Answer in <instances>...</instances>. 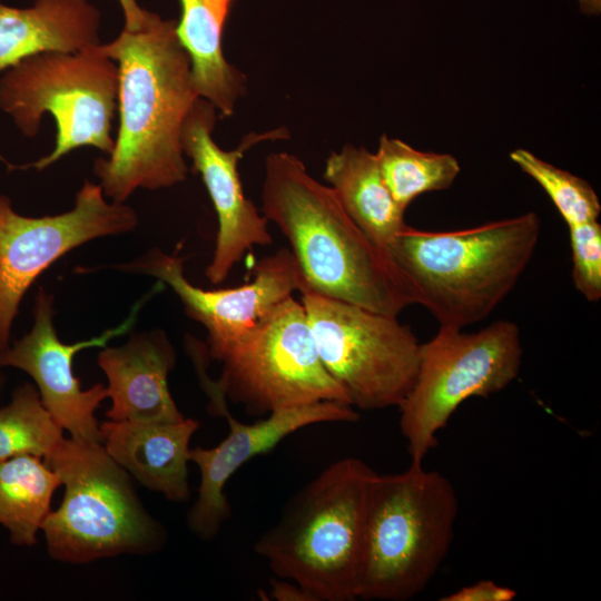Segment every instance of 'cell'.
I'll return each instance as SVG.
<instances>
[{
    "label": "cell",
    "instance_id": "1",
    "mask_svg": "<svg viewBox=\"0 0 601 601\" xmlns=\"http://www.w3.org/2000/svg\"><path fill=\"white\" fill-rule=\"evenodd\" d=\"M99 49L118 66V132L109 158L93 164L104 195L124 203L137 188L184 181L181 129L199 95L177 23L152 12L140 30L124 29Z\"/></svg>",
    "mask_w": 601,
    "mask_h": 601
},
{
    "label": "cell",
    "instance_id": "2",
    "mask_svg": "<svg viewBox=\"0 0 601 601\" xmlns=\"http://www.w3.org/2000/svg\"><path fill=\"white\" fill-rule=\"evenodd\" d=\"M262 214L290 245L306 289L398 316L421 295L387 252L347 215L334 190L286 151L265 159Z\"/></svg>",
    "mask_w": 601,
    "mask_h": 601
},
{
    "label": "cell",
    "instance_id": "3",
    "mask_svg": "<svg viewBox=\"0 0 601 601\" xmlns=\"http://www.w3.org/2000/svg\"><path fill=\"white\" fill-rule=\"evenodd\" d=\"M376 472L356 457L333 462L298 491L254 544L277 578L315 601L358 599L367 510Z\"/></svg>",
    "mask_w": 601,
    "mask_h": 601
},
{
    "label": "cell",
    "instance_id": "4",
    "mask_svg": "<svg viewBox=\"0 0 601 601\" xmlns=\"http://www.w3.org/2000/svg\"><path fill=\"white\" fill-rule=\"evenodd\" d=\"M540 236L534 211L477 227L426 231L406 226L387 252L440 326L486 318L514 288Z\"/></svg>",
    "mask_w": 601,
    "mask_h": 601
},
{
    "label": "cell",
    "instance_id": "5",
    "mask_svg": "<svg viewBox=\"0 0 601 601\" xmlns=\"http://www.w3.org/2000/svg\"><path fill=\"white\" fill-rule=\"evenodd\" d=\"M459 512L456 491L422 463L376 474L365 529L358 599L405 601L421 593L445 560Z\"/></svg>",
    "mask_w": 601,
    "mask_h": 601
},
{
    "label": "cell",
    "instance_id": "6",
    "mask_svg": "<svg viewBox=\"0 0 601 601\" xmlns=\"http://www.w3.org/2000/svg\"><path fill=\"white\" fill-rule=\"evenodd\" d=\"M43 460L65 486L60 506L41 525L50 558L85 564L165 546V526L146 510L131 475L102 443L63 437Z\"/></svg>",
    "mask_w": 601,
    "mask_h": 601
},
{
    "label": "cell",
    "instance_id": "7",
    "mask_svg": "<svg viewBox=\"0 0 601 601\" xmlns=\"http://www.w3.org/2000/svg\"><path fill=\"white\" fill-rule=\"evenodd\" d=\"M99 45L76 52L37 53L3 71L0 109L11 117L19 131L33 138L45 114L52 116L57 127L50 154L14 168L42 170L85 146L107 155L112 151L118 66L101 52Z\"/></svg>",
    "mask_w": 601,
    "mask_h": 601
},
{
    "label": "cell",
    "instance_id": "8",
    "mask_svg": "<svg viewBox=\"0 0 601 601\" xmlns=\"http://www.w3.org/2000/svg\"><path fill=\"white\" fill-rule=\"evenodd\" d=\"M520 329L511 321L475 333L440 326L421 344L415 381L397 406L411 463H422L437 433L467 398L486 397L510 385L522 363Z\"/></svg>",
    "mask_w": 601,
    "mask_h": 601
},
{
    "label": "cell",
    "instance_id": "9",
    "mask_svg": "<svg viewBox=\"0 0 601 601\" xmlns=\"http://www.w3.org/2000/svg\"><path fill=\"white\" fill-rule=\"evenodd\" d=\"M210 357L221 363L213 385L252 416L323 401L351 405L324 367L305 308L293 295Z\"/></svg>",
    "mask_w": 601,
    "mask_h": 601
},
{
    "label": "cell",
    "instance_id": "10",
    "mask_svg": "<svg viewBox=\"0 0 601 601\" xmlns=\"http://www.w3.org/2000/svg\"><path fill=\"white\" fill-rule=\"evenodd\" d=\"M318 356L353 407H397L417 373L421 343L397 316L300 293Z\"/></svg>",
    "mask_w": 601,
    "mask_h": 601
},
{
    "label": "cell",
    "instance_id": "11",
    "mask_svg": "<svg viewBox=\"0 0 601 601\" xmlns=\"http://www.w3.org/2000/svg\"><path fill=\"white\" fill-rule=\"evenodd\" d=\"M135 210L108 203L100 185L86 180L71 210L43 217L18 214L0 195V351L10 345L19 305L28 288L50 265L80 245L134 230Z\"/></svg>",
    "mask_w": 601,
    "mask_h": 601
},
{
    "label": "cell",
    "instance_id": "12",
    "mask_svg": "<svg viewBox=\"0 0 601 601\" xmlns=\"http://www.w3.org/2000/svg\"><path fill=\"white\" fill-rule=\"evenodd\" d=\"M184 260L178 252L166 254L152 248L128 264L112 267L149 275L169 286L185 313L206 328L209 356L253 328L295 290L306 289L296 258L288 248L260 258L254 267L253 280L233 288L195 286L184 274Z\"/></svg>",
    "mask_w": 601,
    "mask_h": 601
},
{
    "label": "cell",
    "instance_id": "13",
    "mask_svg": "<svg viewBox=\"0 0 601 601\" xmlns=\"http://www.w3.org/2000/svg\"><path fill=\"white\" fill-rule=\"evenodd\" d=\"M216 120V107L199 97L184 121L180 137L183 151L199 173L217 214L215 249L205 270L213 284L224 282L253 247L273 243L268 220L244 193L238 164L254 145L286 136L282 128L252 132L237 148L225 150L213 138Z\"/></svg>",
    "mask_w": 601,
    "mask_h": 601
},
{
    "label": "cell",
    "instance_id": "14",
    "mask_svg": "<svg viewBox=\"0 0 601 601\" xmlns=\"http://www.w3.org/2000/svg\"><path fill=\"white\" fill-rule=\"evenodd\" d=\"M141 303H137L129 317L117 327L88 341L66 344L59 339L53 326V297L39 287L33 326L21 339L0 351V367L26 372L33 380L47 411L70 437L102 443L95 413L108 397L107 387L99 383L82 390L73 374L72 361L79 351L105 347L111 338L128 332Z\"/></svg>",
    "mask_w": 601,
    "mask_h": 601
},
{
    "label": "cell",
    "instance_id": "15",
    "mask_svg": "<svg viewBox=\"0 0 601 601\" xmlns=\"http://www.w3.org/2000/svg\"><path fill=\"white\" fill-rule=\"evenodd\" d=\"M210 414L226 417L229 433L216 446L189 450V461L200 473L198 495L187 514L189 530L199 539H214L230 518V504L224 493L233 474L250 459L266 454L292 433L325 422H356L359 417L348 404L323 401L273 412L255 423L236 420L227 402Z\"/></svg>",
    "mask_w": 601,
    "mask_h": 601
},
{
    "label": "cell",
    "instance_id": "16",
    "mask_svg": "<svg viewBox=\"0 0 601 601\" xmlns=\"http://www.w3.org/2000/svg\"><path fill=\"white\" fill-rule=\"evenodd\" d=\"M176 358L174 345L160 328L134 334L118 347L105 346L98 365L108 380V420L169 423L185 418L168 387Z\"/></svg>",
    "mask_w": 601,
    "mask_h": 601
},
{
    "label": "cell",
    "instance_id": "17",
    "mask_svg": "<svg viewBox=\"0 0 601 601\" xmlns=\"http://www.w3.org/2000/svg\"><path fill=\"white\" fill-rule=\"evenodd\" d=\"M99 427L107 452L141 485L173 502L189 500V443L199 428L198 421L107 420Z\"/></svg>",
    "mask_w": 601,
    "mask_h": 601
},
{
    "label": "cell",
    "instance_id": "18",
    "mask_svg": "<svg viewBox=\"0 0 601 601\" xmlns=\"http://www.w3.org/2000/svg\"><path fill=\"white\" fill-rule=\"evenodd\" d=\"M99 26L100 13L89 0H36L30 8L0 2V73L37 53L99 45Z\"/></svg>",
    "mask_w": 601,
    "mask_h": 601
},
{
    "label": "cell",
    "instance_id": "19",
    "mask_svg": "<svg viewBox=\"0 0 601 601\" xmlns=\"http://www.w3.org/2000/svg\"><path fill=\"white\" fill-rule=\"evenodd\" d=\"M323 177L352 220L387 252L407 224L405 210L395 203L384 181L376 155L347 144L328 156Z\"/></svg>",
    "mask_w": 601,
    "mask_h": 601
},
{
    "label": "cell",
    "instance_id": "20",
    "mask_svg": "<svg viewBox=\"0 0 601 601\" xmlns=\"http://www.w3.org/2000/svg\"><path fill=\"white\" fill-rule=\"evenodd\" d=\"M181 17L177 35L186 49L199 97L211 102L224 117L233 115L244 95L246 77L223 52V26L207 0H179Z\"/></svg>",
    "mask_w": 601,
    "mask_h": 601
},
{
    "label": "cell",
    "instance_id": "21",
    "mask_svg": "<svg viewBox=\"0 0 601 601\" xmlns=\"http://www.w3.org/2000/svg\"><path fill=\"white\" fill-rule=\"evenodd\" d=\"M59 486L60 477L42 457L26 454L0 461V525L9 531L12 544L37 543Z\"/></svg>",
    "mask_w": 601,
    "mask_h": 601
},
{
    "label": "cell",
    "instance_id": "22",
    "mask_svg": "<svg viewBox=\"0 0 601 601\" xmlns=\"http://www.w3.org/2000/svg\"><path fill=\"white\" fill-rule=\"evenodd\" d=\"M375 155L384 181L403 210L417 196L452 186L461 170L450 154L421 151L386 135L380 138Z\"/></svg>",
    "mask_w": 601,
    "mask_h": 601
},
{
    "label": "cell",
    "instance_id": "23",
    "mask_svg": "<svg viewBox=\"0 0 601 601\" xmlns=\"http://www.w3.org/2000/svg\"><path fill=\"white\" fill-rule=\"evenodd\" d=\"M63 440V430L41 402L36 385L18 386L0 407V461L18 455L45 459Z\"/></svg>",
    "mask_w": 601,
    "mask_h": 601
},
{
    "label": "cell",
    "instance_id": "24",
    "mask_svg": "<svg viewBox=\"0 0 601 601\" xmlns=\"http://www.w3.org/2000/svg\"><path fill=\"white\" fill-rule=\"evenodd\" d=\"M510 158L541 186L568 226L598 220L600 200L587 180L523 148L512 151Z\"/></svg>",
    "mask_w": 601,
    "mask_h": 601
},
{
    "label": "cell",
    "instance_id": "25",
    "mask_svg": "<svg viewBox=\"0 0 601 601\" xmlns=\"http://www.w3.org/2000/svg\"><path fill=\"white\" fill-rule=\"evenodd\" d=\"M569 227L572 279L589 302L601 298V225L598 220Z\"/></svg>",
    "mask_w": 601,
    "mask_h": 601
},
{
    "label": "cell",
    "instance_id": "26",
    "mask_svg": "<svg viewBox=\"0 0 601 601\" xmlns=\"http://www.w3.org/2000/svg\"><path fill=\"white\" fill-rule=\"evenodd\" d=\"M516 592L492 580H480L473 584L462 587L455 592L444 595L442 601H511Z\"/></svg>",
    "mask_w": 601,
    "mask_h": 601
},
{
    "label": "cell",
    "instance_id": "27",
    "mask_svg": "<svg viewBox=\"0 0 601 601\" xmlns=\"http://www.w3.org/2000/svg\"><path fill=\"white\" fill-rule=\"evenodd\" d=\"M266 600L275 601H315V599L299 584L288 579H272Z\"/></svg>",
    "mask_w": 601,
    "mask_h": 601
},
{
    "label": "cell",
    "instance_id": "28",
    "mask_svg": "<svg viewBox=\"0 0 601 601\" xmlns=\"http://www.w3.org/2000/svg\"><path fill=\"white\" fill-rule=\"evenodd\" d=\"M125 14V30L138 31L150 19L152 12L141 9L136 0H118Z\"/></svg>",
    "mask_w": 601,
    "mask_h": 601
},
{
    "label": "cell",
    "instance_id": "29",
    "mask_svg": "<svg viewBox=\"0 0 601 601\" xmlns=\"http://www.w3.org/2000/svg\"><path fill=\"white\" fill-rule=\"evenodd\" d=\"M221 23H225L231 0H207Z\"/></svg>",
    "mask_w": 601,
    "mask_h": 601
},
{
    "label": "cell",
    "instance_id": "30",
    "mask_svg": "<svg viewBox=\"0 0 601 601\" xmlns=\"http://www.w3.org/2000/svg\"><path fill=\"white\" fill-rule=\"evenodd\" d=\"M581 12L598 16L601 12V0H577Z\"/></svg>",
    "mask_w": 601,
    "mask_h": 601
},
{
    "label": "cell",
    "instance_id": "31",
    "mask_svg": "<svg viewBox=\"0 0 601 601\" xmlns=\"http://www.w3.org/2000/svg\"><path fill=\"white\" fill-rule=\"evenodd\" d=\"M4 385H6V380H4V376L1 372V367H0V397H1V394H2V391L4 388Z\"/></svg>",
    "mask_w": 601,
    "mask_h": 601
}]
</instances>
